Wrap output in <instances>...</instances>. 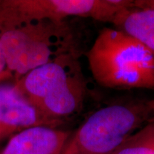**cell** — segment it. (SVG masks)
<instances>
[{
	"instance_id": "cell-1",
	"label": "cell",
	"mask_w": 154,
	"mask_h": 154,
	"mask_svg": "<svg viewBox=\"0 0 154 154\" xmlns=\"http://www.w3.org/2000/svg\"><path fill=\"white\" fill-rule=\"evenodd\" d=\"M100 86L114 89H154V54L121 31L103 28L86 53Z\"/></svg>"
},
{
	"instance_id": "cell-2",
	"label": "cell",
	"mask_w": 154,
	"mask_h": 154,
	"mask_svg": "<svg viewBox=\"0 0 154 154\" xmlns=\"http://www.w3.org/2000/svg\"><path fill=\"white\" fill-rule=\"evenodd\" d=\"M154 121V100L115 103L90 115L72 136L61 154H112L126 140Z\"/></svg>"
},
{
	"instance_id": "cell-3",
	"label": "cell",
	"mask_w": 154,
	"mask_h": 154,
	"mask_svg": "<svg viewBox=\"0 0 154 154\" xmlns=\"http://www.w3.org/2000/svg\"><path fill=\"white\" fill-rule=\"evenodd\" d=\"M76 32L66 22L49 20L26 22L24 27L0 36L6 66L19 75L68 54H81Z\"/></svg>"
},
{
	"instance_id": "cell-4",
	"label": "cell",
	"mask_w": 154,
	"mask_h": 154,
	"mask_svg": "<svg viewBox=\"0 0 154 154\" xmlns=\"http://www.w3.org/2000/svg\"><path fill=\"white\" fill-rule=\"evenodd\" d=\"M132 0H34L19 2L24 22H63L71 17L91 18L112 23L121 9L134 5Z\"/></svg>"
},
{
	"instance_id": "cell-5",
	"label": "cell",
	"mask_w": 154,
	"mask_h": 154,
	"mask_svg": "<svg viewBox=\"0 0 154 154\" xmlns=\"http://www.w3.org/2000/svg\"><path fill=\"white\" fill-rule=\"evenodd\" d=\"M81 54H68L25 74L17 87L32 104L40 101L74 77L82 74Z\"/></svg>"
},
{
	"instance_id": "cell-6",
	"label": "cell",
	"mask_w": 154,
	"mask_h": 154,
	"mask_svg": "<svg viewBox=\"0 0 154 154\" xmlns=\"http://www.w3.org/2000/svg\"><path fill=\"white\" fill-rule=\"evenodd\" d=\"M62 123L42 114L17 86H0V138L20 128L36 126L56 128Z\"/></svg>"
},
{
	"instance_id": "cell-7",
	"label": "cell",
	"mask_w": 154,
	"mask_h": 154,
	"mask_svg": "<svg viewBox=\"0 0 154 154\" xmlns=\"http://www.w3.org/2000/svg\"><path fill=\"white\" fill-rule=\"evenodd\" d=\"M70 136L53 127H29L14 135L1 154H61Z\"/></svg>"
},
{
	"instance_id": "cell-8",
	"label": "cell",
	"mask_w": 154,
	"mask_h": 154,
	"mask_svg": "<svg viewBox=\"0 0 154 154\" xmlns=\"http://www.w3.org/2000/svg\"><path fill=\"white\" fill-rule=\"evenodd\" d=\"M87 94L83 74L74 77L34 104L48 119L63 123V119L76 114L84 106Z\"/></svg>"
},
{
	"instance_id": "cell-9",
	"label": "cell",
	"mask_w": 154,
	"mask_h": 154,
	"mask_svg": "<svg viewBox=\"0 0 154 154\" xmlns=\"http://www.w3.org/2000/svg\"><path fill=\"white\" fill-rule=\"evenodd\" d=\"M113 24L117 30L134 38L154 54V9L132 6L119 11Z\"/></svg>"
},
{
	"instance_id": "cell-10",
	"label": "cell",
	"mask_w": 154,
	"mask_h": 154,
	"mask_svg": "<svg viewBox=\"0 0 154 154\" xmlns=\"http://www.w3.org/2000/svg\"><path fill=\"white\" fill-rule=\"evenodd\" d=\"M112 154H154V121L131 136Z\"/></svg>"
},
{
	"instance_id": "cell-11",
	"label": "cell",
	"mask_w": 154,
	"mask_h": 154,
	"mask_svg": "<svg viewBox=\"0 0 154 154\" xmlns=\"http://www.w3.org/2000/svg\"><path fill=\"white\" fill-rule=\"evenodd\" d=\"M134 5L136 7H147L154 9V0H135Z\"/></svg>"
},
{
	"instance_id": "cell-12",
	"label": "cell",
	"mask_w": 154,
	"mask_h": 154,
	"mask_svg": "<svg viewBox=\"0 0 154 154\" xmlns=\"http://www.w3.org/2000/svg\"><path fill=\"white\" fill-rule=\"evenodd\" d=\"M1 36V35H0ZM6 66V62L5 57H4L2 51L1 44H0V74L3 72Z\"/></svg>"
}]
</instances>
